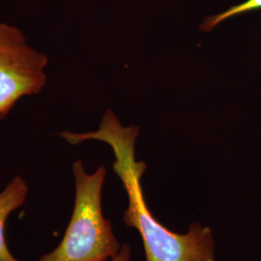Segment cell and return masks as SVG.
<instances>
[{
	"label": "cell",
	"instance_id": "1",
	"mask_svg": "<svg viewBox=\"0 0 261 261\" xmlns=\"http://www.w3.org/2000/svg\"><path fill=\"white\" fill-rule=\"evenodd\" d=\"M138 135L136 127L123 128L115 115L108 112L100 130L84 135L65 132L62 138L72 144L85 140H99L112 146L115 156L113 169L121 179L129 198L124 223L140 232L146 261H215L214 237L209 227L193 223L187 233H175L159 223L150 212L140 182L146 165L135 160Z\"/></svg>",
	"mask_w": 261,
	"mask_h": 261
},
{
	"label": "cell",
	"instance_id": "2",
	"mask_svg": "<svg viewBox=\"0 0 261 261\" xmlns=\"http://www.w3.org/2000/svg\"><path fill=\"white\" fill-rule=\"evenodd\" d=\"M75 196L71 221L56 250L39 261H109L121 249L111 222L103 217L102 189L106 168L93 174L84 170L82 161L73 165Z\"/></svg>",
	"mask_w": 261,
	"mask_h": 261
},
{
	"label": "cell",
	"instance_id": "3",
	"mask_svg": "<svg viewBox=\"0 0 261 261\" xmlns=\"http://www.w3.org/2000/svg\"><path fill=\"white\" fill-rule=\"evenodd\" d=\"M47 63V56L28 46L19 28L0 23V120L21 97L43 89Z\"/></svg>",
	"mask_w": 261,
	"mask_h": 261
},
{
	"label": "cell",
	"instance_id": "4",
	"mask_svg": "<svg viewBox=\"0 0 261 261\" xmlns=\"http://www.w3.org/2000/svg\"><path fill=\"white\" fill-rule=\"evenodd\" d=\"M28 195V184L20 176L13 178L0 193V261H19L10 252L4 230L10 214L23 205Z\"/></svg>",
	"mask_w": 261,
	"mask_h": 261
},
{
	"label": "cell",
	"instance_id": "5",
	"mask_svg": "<svg viewBox=\"0 0 261 261\" xmlns=\"http://www.w3.org/2000/svg\"><path fill=\"white\" fill-rule=\"evenodd\" d=\"M259 9H261V0H246L240 4L231 6L230 8L225 10L224 12H222L218 15L206 18L200 25V29L206 32H209L225 19H230L235 16Z\"/></svg>",
	"mask_w": 261,
	"mask_h": 261
},
{
	"label": "cell",
	"instance_id": "6",
	"mask_svg": "<svg viewBox=\"0 0 261 261\" xmlns=\"http://www.w3.org/2000/svg\"><path fill=\"white\" fill-rule=\"evenodd\" d=\"M132 259V252L129 245H123L119 252L112 257V259L109 261H130Z\"/></svg>",
	"mask_w": 261,
	"mask_h": 261
}]
</instances>
